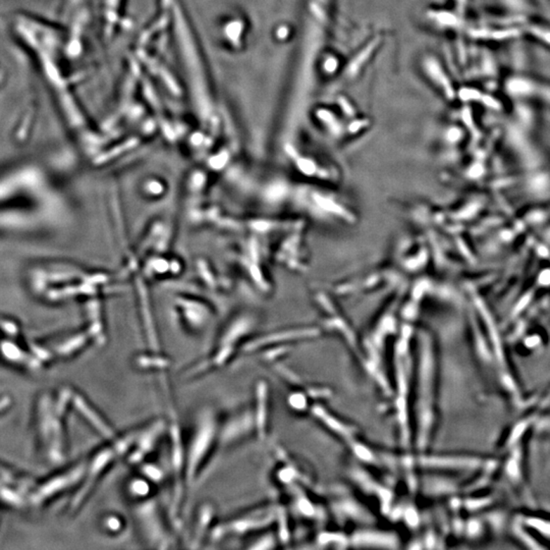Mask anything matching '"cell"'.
<instances>
[{
  "label": "cell",
  "mask_w": 550,
  "mask_h": 550,
  "mask_svg": "<svg viewBox=\"0 0 550 550\" xmlns=\"http://www.w3.org/2000/svg\"><path fill=\"white\" fill-rule=\"evenodd\" d=\"M252 436H256L253 406H242L221 414L217 452L232 450Z\"/></svg>",
  "instance_id": "obj_9"
},
{
  "label": "cell",
  "mask_w": 550,
  "mask_h": 550,
  "mask_svg": "<svg viewBox=\"0 0 550 550\" xmlns=\"http://www.w3.org/2000/svg\"><path fill=\"white\" fill-rule=\"evenodd\" d=\"M35 483L30 475L0 463V504L13 509L27 508Z\"/></svg>",
  "instance_id": "obj_10"
},
{
  "label": "cell",
  "mask_w": 550,
  "mask_h": 550,
  "mask_svg": "<svg viewBox=\"0 0 550 550\" xmlns=\"http://www.w3.org/2000/svg\"><path fill=\"white\" fill-rule=\"evenodd\" d=\"M128 504L133 527L145 547L159 550L176 547V530L156 495Z\"/></svg>",
  "instance_id": "obj_6"
},
{
  "label": "cell",
  "mask_w": 550,
  "mask_h": 550,
  "mask_svg": "<svg viewBox=\"0 0 550 550\" xmlns=\"http://www.w3.org/2000/svg\"><path fill=\"white\" fill-rule=\"evenodd\" d=\"M217 509L212 502H202L195 511L193 522L188 535V547L199 549L206 541H209L212 530L216 524Z\"/></svg>",
  "instance_id": "obj_13"
},
{
  "label": "cell",
  "mask_w": 550,
  "mask_h": 550,
  "mask_svg": "<svg viewBox=\"0 0 550 550\" xmlns=\"http://www.w3.org/2000/svg\"><path fill=\"white\" fill-rule=\"evenodd\" d=\"M124 491L126 502H133V500L144 499L152 497L156 495L157 487H155L148 479L137 473L126 480Z\"/></svg>",
  "instance_id": "obj_17"
},
{
  "label": "cell",
  "mask_w": 550,
  "mask_h": 550,
  "mask_svg": "<svg viewBox=\"0 0 550 550\" xmlns=\"http://www.w3.org/2000/svg\"><path fill=\"white\" fill-rule=\"evenodd\" d=\"M74 389L60 386L36 395L30 427L34 452L41 463L55 469L65 465L69 454L67 416L72 411Z\"/></svg>",
  "instance_id": "obj_1"
},
{
  "label": "cell",
  "mask_w": 550,
  "mask_h": 550,
  "mask_svg": "<svg viewBox=\"0 0 550 550\" xmlns=\"http://www.w3.org/2000/svg\"><path fill=\"white\" fill-rule=\"evenodd\" d=\"M133 366L142 372L154 373L159 375L166 373L171 366V361L162 352L149 351L146 354L137 355L133 358Z\"/></svg>",
  "instance_id": "obj_15"
},
{
  "label": "cell",
  "mask_w": 550,
  "mask_h": 550,
  "mask_svg": "<svg viewBox=\"0 0 550 550\" xmlns=\"http://www.w3.org/2000/svg\"><path fill=\"white\" fill-rule=\"evenodd\" d=\"M163 393L166 398L167 411H169V429H167V441H169V454H167V470H169V482L171 484V502H169V518L173 522L176 531L182 529L183 515L185 513V495H187V484L185 478V436L180 423L176 407L174 406L173 393L171 391L169 377H164L159 379Z\"/></svg>",
  "instance_id": "obj_4"
},
{
  "label": "cell",
  "mask_w": 550,
  "mask_h": 550,
  "mask_svg": "<svg viewBox=\"0 0 550 550\" xmlns=\"http://www.w3.org/2000/svg\"><path fill=\"white\" fill-rule=\"evenodd\" d=\"M139 430L140 426H136L124 433H119L114 440L104 443L102 447L87 457L83 479L72 493L65 508L67 515L74 517L80 513L102 479L114 467L115 464L126 458L135 443Z\"/></svg>",
  "instance_id": "obj_5"
},
{
  "label": "cell",
  "mask_w": 550,
  "mask_h": 550,
  "mask_svg": "<svg viewBox=\"0 0 550 550\" xmlns=\"http://www.w3.org/2000/svg\"><path fill=\"white\" fill-rule=\"evenodd\" d=\"M275 537L270 533L258 536L251 544L247 545L248 549H268L275 547Z\"/></svg>",
  "instance_id": "obj_21"
},
{
  "label": "cell",
  "mask_w": 550,
  "mask_h": 550,
  "mask_svg": "<svg viewBox=\"0 0 550 550\" xmlns=\"http://www.w3.org/2000/svg\"><path fill=\"white\" fill-rule=\"evenodd\" d=\"M169 429L167 418L152 419L149 422L140 425L139 433L130 452L126 454V463L137 468L144 461L150 459L152 454L157 452L163 439L166 438Z\"/></svg>",
  "instance_id": "obj_11"
},
{
  "label": "cell",
  "mask_w": 550,
  "mask_h": 550,
  "mask_svg": "<svg viewBox=\"0 0 550 550\" xmlns=\"http://www.w3.org/2000/svg\"><path fill=\"white\" fill-rule=\"evenodd\" d=\"M72 411L76 412L95 433L103 439L104 443H110L119 436L112 423L104 417L103 414L88 400L80 391L74 389L72 400Z\"/></svg>",
  "instance_id": "obj_12"
},
{
  "label": "cell",
  "mask_w": 550,
  "mask_h": 550,
  "mask_svg": "<svg viewBox=\"0 0 550 550\" xmlns=\"http://www.w3.org/2000/svg\"><path fill=\"white\" fill-rule=\"evenodd\" d=\"M136 469L139 474L148 479L155 487H160L163 484L169 482V470L152 459L144 461Z\"/></svg>",
  "instance_id": "obj_19"
},
{
  "label": "cell",
  "mask_w": 550,
  "mask_h": 550,
  "mask_svg": "<svg viewBox=\"0 0 550 550\" xmlns=\"http://www.w3.org/2000/svg\"><path fill=\"white\" fill-rule=\"evenodd\" d=\"M313 415L320 421L325 426L332 430L334 433L337 434L339 438L348 440L352 443L353 439L356 436V429L348 425V423L343 422L341 420H337L332 413H328L327 410L323 407L316 406L313 409Z\"/></svg>",
  "instance_id": "obj_16"
},
{
  "label": "cell",
  "mask_w": 550,
  "mask_h": 550,
  "mask_svg": "<svg viewBox=\"0 0 550 550\" xmlns=\"http://www.w3.org/2000/svg\"><path fill=\"white\" fill-rule=\"evenodd\" d=\"M221 413L214 406H203L195 413L185 438V478L188 490L198 483L218 450Z\"/></svg>",
  "instance_id": "obj_3"
},
{
  "label": "cell",
  "mask_w": 550,
  "mask_h": 550,
  "mask_svg": "<svg viewBox=\"0 0 550 550\" xmlns=\"http://www.w3.org/2000/svg\"><path fill=\"white\" fill-rule=\"evenodd\" d=\"M278 508L280 506L273 502L259 504L228 519L217 522L212 530L209 541L221 542L228 538L260 534V532L268 528L277 520Z\"/></svg>",
  "instance_id": "obj_8"
},
{
  "label": "cell",
  "mask_w": 550,
  "mask_h": 550,
  "mask_svg": "<svg viewBox=\"0 0 550 550\" xmlns=\"http://www.w3.org/2000/svg\"><path fill=\"white\" fill-rule=\"evenodd\" d=\"M395 535L380 531H362L357 533L354 544L361 547H397Z\"/></svg>",
  "instance_id": "obj_18"
},
{
  "label": "cell",
  "mask_w": 550,
  "mask_h": 550,
  "mask_svg": "<svg viewBox=\"0 0 550 550\" xmlns=\"http://www.w3.org/2000/svg\"><path fill=\"white\" fill-rule=\"evenodd\" d=\"M256 422V438L265 440L268 433L269 391L266 382L259 381L255 387V400L252 405Z\"/></svg>",
  "instance_id": "obj_14"
},
{
  "label": "cell",
  "mask_w": 550,
  "mask_h": 550,
  "mask_svg": "<svg viewBox=\"0 0 550 550\" xmlns=\"http://www.w3.org/2000/svg\"><path fill=\"white\" fill-rule=\"evenodd\" d=\"M413 443L425 452L433 438L438 419V363L431 341L419 336L411 389Z\"/></svg>",
  "instance_id": "obj_2"
},
{
  "label": "cell",
  "mask_w": 550,
  "mask_h": 550,
  "mask_svg": "<svg viewBox=\"0 0 550 550\" xmlns=\"http://www.w3.org/2000/svg\"><path fill=\"white\" fill-rule=\"evenodd\" d=\"M99 528L104 535L119 537L126 529V520L117 513H106L101 516L98 522Z\"/></svg>",
  "instance_id": "obj_20"
},
{
  "label": "cell",
  "mask_w": 550,
  "mask_h": 550,
  "mask_svg": "<svg viewBox=\"0 0 550 550\" xmlns=\"http://www.w3.org/2000/svg\"><path fill=\"white\" fill-rule=\"evenodd\" d=\"M86 461L87 457L77 459L74 463L58 468L44 479L36 481L29 499V508H45L54 500L72 495L83 479Z\"/></svg>",
  "instance_id": "obj_7"
}]
</instances>
